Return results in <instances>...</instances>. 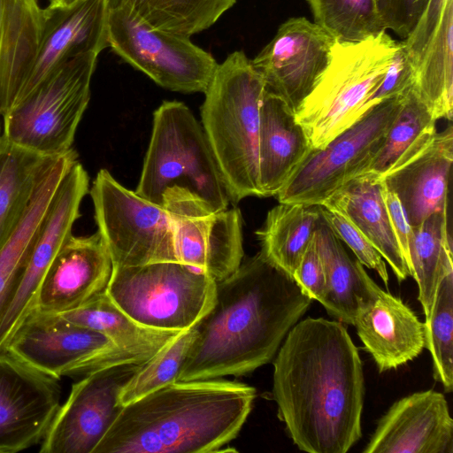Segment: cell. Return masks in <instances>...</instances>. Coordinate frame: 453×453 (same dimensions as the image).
<instances>
[{
  "instance_id": "cell-43",
  "label": "cell",
  "mask_w": 453,
  "mask_h": 453,
  "mask_svg": "<svg viewBox=\"0 0 453 453\" xmlns=\"http://www.w3.org/2000/svg\"><path fill=\"white\" fill-rule=\"evenodd\" d=\"M77 0H48V7L52 10L63 9L73 4Z\"/></svg>"
},
{
  "instance_id": "cell-7",
  "label": "cell",
  "mask_w": 453,
  "mask_h": 453,
  "mask_svg": "<svg viewBox=\"0 0 453 453\" xmlns=\"http://www.w3.org/2000/svg\"><path fill=\"white\" fill-rule=\"evenodd\" d=\"M106 293L142 326L181 332L210 311L215 300L216 281L180 262L113 266Z\"/></svg>"
},
{
  "instance_id": "cell-6",
  "label": "cell",
  "mask_w": 453,
  "mask_h": 453,
  "mask_svg": "<svg viewBox=\"0 0 453 453\" xmlns=\"http://www.w3.org/2000/svg\"><path fill=\"white\" fill-rule=\"evenodd\" d=\"M400 41L381 30L359 42L334 43L329 64L296 112L311 149H321L368 111Z\"/></svg>"
},
{
  "instance_id": "cell-33",
  "label": "cell",
  "mask_w": 453,
  "mask_h": 453,
  "mask_svg": "<svg viewBox=\"0 0 453 453\" xmlns=\"http://www.w3.org/2000/svg\"><path fill=\"white\" fill-rule=\"evenodd\" d=\"M436 119L411 87L403 96L383 144L359 174L380 179L422 149L434 135Z\"/></svg>"
},
{
  "instance_id": "cell-16",
  "label": "cell",
  "mask_w": 453,
  "mask_h": 453,
  "mask_svg": "<svg viewBox=\"0 0 453 453\" xmlns=\"http://www.w3.org/2000/svg\"><path fill=\"white\" fill-rule=\"evenodd\" d=\"M89 178L76 160L60 181L30 250L18 289L0 320V350L23 317L32 309L38 288L57 253L73 234Z\"/></svg>"
},
{
  "instance_id": "cell-28",
  "label": "cell",
  "mask_w": 453,
  "mask_h": 453,
  "mask_svg": "<svg viewBox=\"0 0 453 453\" xmlns=\"http://www.w3.org/2000/svg\"><path fill=\"white\" fill-rule=\"evenodd\" d=\"M61 315L73 323L105 335L134 364L148 361L180 333L142 326L118 307L106 292Z\"/></svg>"
},
{
  "instance_id": "cell-2",
  "label": "cell",
  "mask_w": 453,
  "mask_h": 453,
  "mask_svg": "<svg viewBox=\"0 0 453 453\" xmlns=\"http://www.w3.org/2000/svg\"><path fill=\"white\" fill-rule=\"evenodd\" d=\"M312 299L293 277L259 251L216 281L210 311L195 324V337L177 381L241 377L271 362Z\"/></svg>"
},
{
  "instance_id": "cell-18",
  "label": "cell",
  "mask_w": 453,
  "mask_h": 453,
  "mask_svg": "<svg viewBox=\"0 0 453 453\" xmlns=\"http://www.w3.org/2000/svg\"><path fill=\"white\" fill-rule=\"evenodd\" d=\"M364 453H452L453 419L443 394L429 389L396 401Z\"/></svg>"
},
{
  "instance_id": "cell-4",
  "label": "cell",
  "mask_w": 453,
  "mask_h": 453,
  "mask_svg": "<svg viewBox=\"0 0 453 453\" xmlns=\"http://www.w3.org/2000/svg\"><path fill=\"white\" fill-rule=\"evenodd\" d=\"M134 191L176 217L228 208L231 201L217 159L202 124L184 103L165 101L154 111Z\"/></svg>"
},
{
  "instance_id": "cell-40",
  "label": "cell",
  "mask_w": 453,
  "mask_h": 453,
  "mask_svg": "<svg viewBox=\"0 0 453 453\" xmlns=\"http://www.w3.org/2000/svg\"><path fill=\"white\" fill-rule=\"evenodd\" d=\"M385 30L405 39L414 29L429 0H375Z\"/></svg>"
},
{
  "instance_id": "cell-24",
  "label": "cell",
  "mask_w": 453,
  "mask_h": 453,
  "mask_svg": "<svg viewBox=\"0 0 453 453\" xmlns=\"http://www.w3.org/2000/svg\"><path fill=\"white\" fill-rule=\"evenodd\" d=\"M52 10L38 0H4L0 29V115L15 104L37 56Z\"/></svg>"
},
{
  "instance_id": "cell-19",
  "label": "cell",
  "mask_w": 453,
  "mask_h": 453,
  "mask_svg": "<svg viewBox=\"0 0 453 453\" xmlns=\"http://www.w3.org/2000/svg\"><path fill=\"white\" fill-rule=\"evenodd\" d=\"M110 2L77 0L65 8L51 9L33 68L15 104L65 62L108 48Z\"/></svg>"
},
{
  "instance_id": "cell-5",
  "label": "cell",
  "mask_w": 453,
  "mask_h": 453,
  "mask_svg": "<svg viewBox=\"0 0 453 453\" xmlns=\"http://www.w3.org/2000/svg\"><path fill=\"white\" fill-rule=\"evenodd\" d=\"M265 81L242 50L219 64L204 92L202 127L230 201L263 196L258 175L259 111Z\"/></svg>"
},
{
  "instance_id": "cell-34",
  "label": "cell",
  "mask_w": 453,
  "mask_h": 453,
  "mask_svg": "<svg viewBox=\"0 0 453 453\" xmlns=\"http://www.w3.org/2000/svg\"><path fill=\"white\" fill-rule=\"evenodd\" d=\"M150 25L183 35L204 31L236 0H120Z\"/></svg>"
},
{
  "instance_id": "cell-22",
  "label": "cell",
  "mask_w": 453,
  "mask_h": 453,
  "mask_svg": "<svg viewBox=\"0 0 453 453\" xmlns=\"http://www.w3.org/2000/svg\"><path fill=\"white\" fill-rule=\"evenodd\" d=\"M452 163L453 127L449 125L380 179L399 199L411 226L432 214L447 212Z\"/></svg>"
},
{
  "instance_id": "cell-35",
  "label": "cell",
  "mask_w": 453,
  "mask_h": 453,
  "mask_svg": "<svg viewBox=\"0 0 453 453\" xmlns=\"http://www.w3.org/2000/svg\"><path fill=\"white\" fill-rule=\"evenodd\" d=\"M424 324L434 378L449 393L453 389V268L442 276Z\"/></svg>"
},
{
  "instance_id": "cell-21",
  "label": "cell",
  "mask_w": 453,
  "mask_h": 453,
  "mask_svg": "<svg viewBox=\"0 0 453 453\" xmlns=\"http://www.w3.org/2000/svg\"><path fill=\"white\" fill-rule=\"evenodd\" d=\"M352 325L380 372L413 360L426 348L425 324L400 298L377 284L358 303Z\"/></svg>"
},
{
  "instance_id": "cell-1",
  "label": "cell",
  "mask_w": 453,
  "mask_h": 453,
  "mask_svg": "<svg viewBox=\"0 0 453 453\" xmlns=\"http://www.w3.org/2000/svg\"><path fill=\"white\" fill-rule=\"evenodd\" d=\"M273 396L302 451L346 453L360 439L363 366L341 321L306 318L290 329L273 358Z\"/></svg>"
},
{
  "instance_id": "cell-37",
  "label": "cell",
  "mask_w": 453,
  "mask_h": 453,
  "mask_svg": "<svg viewBox=\"0 0 453 453\" xmlns=\"http://www.w3.org/2000/svg\"><path fill=\"white\" fill-rule=\"evenodd\" d=\"M194 326L180 332L141 365L119 393V400L122 406L177 381L195 337Z\"/></svg>"
},
{
  "instance_id": "cell-10",
  "label": "cell",
  "mask_w": 453,
  "mask_h": 453,
  "mask_svg": "<svg viewBox=\"0 0 453 453\" xmlns=\"http://www.w3.org/2000/svg\"><path fill=\"white\" fill-rule=\"evenodd\" d=\"M98 233L113 266L179 262L172 215L101 169L89 191Z\"/></svg>"
},
{
  "instance_id": "cell-42",
  "label": "cell",
  "mask_w": 453,
  "mask_h": 453,
  "mask_svg": "<svg viewBox=\"0 0 453 453\" xmlns=\"http://www.w3.org/2000/svg\"><path fill=\"white\" fill-rule=\"evenodd\" d=\"M383 196L395 234L406 263L411 226L409 223L406 213L397 196L393 192L387 189L384 185Z\"/></svg>"
},
{
  "instance_id": "cell-3",
  "label": "cell",
  "mask_w": 453,
  "mask_h": 453,
  "mask_svg": "<svg viewBox=\"0 0 453 453\" xmlns=\"http://www.w3.org/2000/svg\"><path fill=\"white\" fill-rule=\"evenodd\" d=\"M255 398L253 387L222 378L174 381L123 406L93 453L222 451Z\"/></svg>"
},
{
  "instance_id": "cell-17",
  "label": "cell",
  "mask_w": 453,
  "mask_h": 453,
  "mask_svg": "<svg viewBox=\"0 0 453 453\" xmlns=\"http://www.w3.org/2000/svg\"><path fill=\"white\" fill-rule=\"evenodd\" d=\"M113 264L98 232L71 235L48 268L35 296L40 311L64 313L106 292Z\"/></svg>"
},
{
  "instance_id": "cell-44",
  "label": "cell",
  "mask_w": 453,
  "mask_h": 453,
  "mask_svg": "<svg viewBox=\"0 0 453 453\" xmlns=\"http://www.w3.org/2000/svg\"><path fill=\"white\" fill-rule=\"evenodd\" d=\"M3 10H4V0H0V29H1V25H2Z\"/></svg>"
},
{
  "instance_id": "cell-30",
  "label": "cell",
  "mask_w": 453,
  "mask_h": 453,
  "mask_svg": "<svg viewBox=\"0 0 453 453\" xmlns=\"http://www.w3.org/2000/svg\"><path fill=\"white\" fill-rule=\"evenodd\" d=\"M321 221L319 205L279 203L256 233L261 254L292 276Z\"/></svg>"
},
{
  "instance_id": "cell-11",
  "label": "cell",
  "mask_w": 453,
  "mask_h": 453,
  "mask_svg": "<svg viewBox=\"0 0 453 453\" xmlns=\"http://www.w3.org/2000/svg\"><path fill=\"white\" fill-rule=\"evenodd\" d=\"M403 96L372 106L325 147L311 149L276 195L279 203L322 205L361 173L383 144Z\"/></svg>"
},
{
  "instance_id": "cell-8",
  "label": "cell",
  "mask_w": 453,
  "mask_h": 453,
  "mask_svg": "<svg viewBox=\"0 0 453 453\" xmlns=\"http://www.w3.org/2000/svg\"><path fill=\"white\" fill-rule=\"evenodd\" d=\"M98 55L81 54L54 70L3 115L2 136L45 157L70 150L89 102Z\"/></svg>"
},
{
  "instance_id": "cell-15",
  "label": "cell",
  "mask_w": 453,
  "mask_h": 453,
  "mask_svg": "<svg viewBox=\"0 0 453 453\" xmlns=\"http://www.w3.org/2000/svg\"><path fill=\"white\" fill-rule=\"evenodd\" d=\"M58 380L0 350V453L42 442L60 406Z\"/></svg>"
},
{
  "instance_id": "cell-13",
  "label": "cell",
  "mask_w": 453,
  "mask_h": 453,
  "mask_svg": "<svg viewBox=\"0 0 453 453\" xmlns=\"http://www.w3.org/2000/svg\"><path fill=\"white\" fill-rule=\"evenodd\" d=\"M142 364L106 366L74 383L68 398L59 406L39 451L93 453L123 408L119 400L121 389Z\"/></svg>"
},
{
  "instance_id": "cell-25",
  "label": "cell",
  "mask_w": 453,
  "mask_h": 453,
  "mask_svg": "<svg viewBox=\"0 0 453 453\" xmlns=\"http://www.w3.org/2000/svg\"><path fill=\"white\" fill-rule=\"evenodd\" d=\"M311 150L296 113L265 89L259 111L258 175L263 196H276Z\"/></svg>"
},
{
  "instance_id": "cell-36",
  "label": "cell",
  "mask_w": 453,
  "mask_h": 453,
  "mask_svg": "<svg viewBox=\"0 0 453 453\" xmlns=\"http://www.w3.org/2000/svg\"><path fill=\"white\" fill-rule=\"evenodd\" d=\"M314 22L339 42H359L385 30L375 0H307Z\"/></svg>"
},
{
  "instance_id": "cell-31",
  "label": "cell",
  "mask_w": 453,
  "mask_h": 453,
  "mask_svg": "<svg viewBox=\"0 0 453 453\" xmlns=\"http://www.w3.org/2000/svg\"><path fill=\"white\" fill-rule=\"evenodd\" d=\"M57 157L42 156L0 135V248L19 225L40 180Z\"/></svg>"
},
{
  "instance_id": "cell-32",
  "label": "cell",
  "mask_w": 453,
  "mask_h": 453,
  "mask_svg": "<svg viewBox=\"0 0 453 453\" xmlns=\"http://www.w3.org/2000/svg\"><path fill=\"white\" fill-rule=\"evenodd\" d=\"M451 243L447 212L432 214L411 226L406 265L409 275L417 282L425 317L442 276L453 268Z\"/></svg>"
},
{
  "instance_id": "cell-41",
  "label": "cell",
  "mask_w": 453,
  "mask_h": 453,
  "mask_svg": "<svg viewBox=\"0 0 453 453\" xmlns=\"http://www.w3.org/2000/svg\"><path fill=\"white\" fill-rule=\"evenodd\" d=\"M302 290L312 300L319 303L326 292V275L318 251L315 234L303 254L293 275Z\"/></svg>"
},
{
  "instance_id": "cell-29",
  "label": "cell",
  "mask_w": 453,
  "mask_h": 453,
  "mask_svg": "<svg viewBox=\"0 0 453 453\" xmlns=\"http://www.w3.org/2000/svg\"><path fill=\"white\" fill-rule=\"evenodd\" d=\"M315 239L326 275V292L320 303L339 321L352 325L360 301L376 284L357 260L352 259L341 240L323 221Z\"/></svg>"
},
{
  "instance_id": "cell-27",
  "label": "cell",
  "mask_w": 453,
  "mask_h": 453,
  "mask_svg": "<svg viewBox=\"0 0 453 453\" xmlns=\"http://www.w3.org/2000/svg\"><path fill=\"white\" fill-rule=\"evenodd\" d=\"M76 160L77 153L73 149L55 159L40 180L23 218L0 248V320L18 289L51 199L63 177Z\"/></svg>"
},
{
  "instance_id": "cell-9",
  "label": "cell",
  "mask_w": 453,
  "mask_h": 453,
  "mask_svg": "<svg viewBox=\"0 0 453 453\" xmlns=\"http://www.w3.org/2000/svg\"><path fill=\"white\" fill-rule=\"evenodd\" d=\"M108 48L158 86L175 92L204 93L218 63L188 36L157 28L120 0H111Z\"/></svg>"
},
{
  "instance_id": "cell-38",
  "label": "cell",
  "mask_w": 453,
  "mask_h": 453,
  "mask_svg": "<svg viewBox=\"0 0 453 453\" xmlns=\"http://www.w3.org/2000/svg\"><path fill=\"white\" fill-rule=\"evenodd\" d=\"M323 221L334 234L353 251L357 259L364 265L376 271L385 285L388 274L385 261L365 235L339 211L319 205Z\"/></svg>"
},
{
  "instance_id": "cell-26",
  "label": "cell",
  "mask_w": 453,
  "mask_h": 453,
  "mask_svg": "<svg viewBox=\"0 0 453 453\" xmlns=\"http://www.w3.org/2000/svg\"><path fill=\"white\" fill-rule=\"evenodd\" d=\"M322 205L339 211L350 220L389 264L399 282L409 276L387 210L381 180L371 175L358 174Z\"/></svg>"
},
{
  "instance_id": "cell-20",
  "label": "cell",
  "mask_w": 453,
  "mask_h": 453,
  "mask_svg": "<svg viewBox=\"0 0 453 453\" xmlns=\"http://www.w3.org/2000/svg\"><path fill=\"white\" fill-rule=\"evenodd\" d=\"M453 0L426 9L403 42L415 65L412 85L434 119H452Z\"/></svg>"
},
{
  "instance_id": "cell-14",
  "label": "cell",
  "mask_w": 453,
  "mask_h": 453,
  "mask_svg": "<svg viewBox=\"0 0 453 453\" xmlns=\"http://www.w3.org/2000/svg\"><path fill=\"white\" fill-rule=\"evenodd\" d=\"M336 38L304 17L282 23L251 59L265 88L296 113L327 67Z\"/></svg>"
},
{
  "instance_id": "cell-39",
  "label": "cell",
  "mask_w": 453,
  "mask_h": 453,
  "mask_svg": "<svg viewBox=\"0 0 453 453\" xmlns=\"http://www.w3.org/2000/svg\"><path fill=\"white\" fill-rule=\"evenodd\" d=\"M414 79L413 60L401 41L384 78L369 99L368 110L380 102L403 96L412 87Z\"/></svg>"
},
{
  "instance_id": "cell-23",
  "label": "cell",
  "mask_w": 453,
  "mask_h": 453,
  "mask_svg": "<svg viewBox=\"0 0 453 453\" xmlns=\"http://www.w3.org/2000/svg\"><path fill=\"white\" fill-rule=\"evenodd\" d=\"M176 257L215 281L234 273L243 260L242 220L239 209L197 217L172 216Z\"/></svg>"
},
{
  "instance_id": "cell-12",
  "label": "cell",
  "mask_w": 453,
  "mask_h": 453,
  "mask_svg": "<svg viewBox=\"0 0 453 453\" xmlns=\"http://www.w3.org/2000/svg\"><path fill=\"white\" fill-rule=\"evenodd\" d=\"M4 350L56 380L131 363L103 334L36 308L23 317Z\"/></svg>"
}]
</instances>
